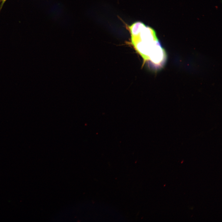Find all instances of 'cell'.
Wrapping results in <instances>:
<instances>
[{"instance_id":"cell-2","label":"cell","mask_w":222,"mask_h":222,"mask_svg":"<svg viewBox=\"0 0 222 222\" xmlns=\"http://www.w3.org/2000/svg\"><path fill=\"white\" fill-rule=\"evenodd\" d=\"M7 0H0V2H1L0 8H1L3 4Z\"/></svg>"},{"instance_id":"cell-1","label":"cell","mask_w":222,"mask_h":222,"mask_svg":"<svg viewBox=\"0 0 222 222\" xmlns=\"http://www.w3.org/2000/svg\"><path fill=\"white\" fill-rule=\"evenodd\" d=\"M131 36L134 47L145 61L150 62L157 67L162 64L165 53L153 29L145 25L138 33Z\"/></svg>"}]
</instances>
